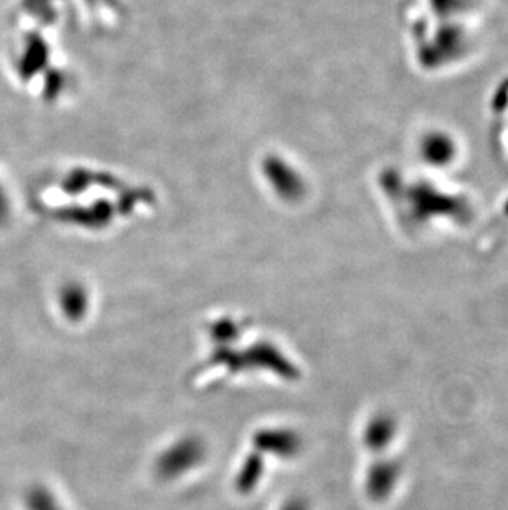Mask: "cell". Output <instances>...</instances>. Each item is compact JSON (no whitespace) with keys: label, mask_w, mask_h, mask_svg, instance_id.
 Here are the masks:
<instances>
[{"label":"cell","mask_w":508,"mask_h":510,"mask_svg":"<svg viewBox=\"0 0 508 510\" xmlns=\"http://www.w3.org/2000/svg\"><path fill=\"white\" fill-rule=\"evenodd\" d=\"M457 0H431L434 26H412L414 52L421 66L439 70L467 56L473 45V26L452 20L459 14Z\"/></svg>","instance_id":"6da1fadb"},{"label":"cell","mask_w":508,"mask_h":510,"mask_svg":"<svg viewBox=\"0 0 508 510\" xmlns=\"http://www.w3.org/2000/svg\"><path fill=\"white\" fill-rule=\"evenodd\" d=\"M207 456L203 441L197 436H187L176 441L156 461V474L164 481H174L200 466Z\"/></svg>","instance_id":"7a4b0ae2"},{"label":"cell","mask_w":508,"mask_h":510,"mask_svg":"<svg viewBox=\"0 0 508 510\" xmlns=\"http://www.w3.org/2000/svg\"><path fill=\"white\" fill-rule=\"evenodd\" d=\"M258 451H266L278 458H294L300 451V438L298 433L288 428H264L253 438Z\"/></svg>","instance_id":"3957f363"},{"label":"cell","mask_w":508,"mask_h":510,"mask_svg":"<svg viewBox=\"0 0 508 510\" xmlns=\"http://www.w3.org/2000/svg\"><path fill=\"white\" fill-rule=\"evenodd\" d=\"M421 156L430 164L444 166L456 158V146L444 132H432L421 139Z\"/></svg>","instance_id":"277c9868"},{"label":"cell","mask_w":508,"mask_h":510,"mask_svg":"<svg viewBox=\"0 0 508 510\" xmlns=\"http://www.w3.org/2000/svg\"><path fill=\"white\" fill-rule=\"evenodd\" d=\"M264 463L263 456L259 453H251L245 459L243 466L238 471L235 487L239 494L253 493L256 485L259 483V479L263 477Z\"/></svg>","instance_id":"5b68a950"},{"label":"cell","mask_w":508,"mask_h":510,"mask_svg":"<svg viewBox=\"0 0 508 510\" xmlns=\"http://www.w3.org/2000/svg\"><path fill=\"white\" fill-rule=\"evenodd\" d=\"M26 504L30 510H65L52 494L45 489H34L28 495Z\"/></svg>","instance_id":"8992f818"},{"label":"cell","mask_w":508,"mask_h":510,"mask_svg":"<svg viewBox=\"0 0 508 510\" xmlns=\"http://www.w3.org/2000/svg\"><path fill=\"white\" fill-rule=\"evenodd\" d=\"M279 510H307V504L302 499H290Z\"/></svg>","instance_id":"52a82bcc"},{"label":"cell","mask_w":508,"mask_h":510,"mask_svg":"<svg viewBox=\"0 0 508 510\" xmlns=\"http://www.w3.org/2000/svg\"><path fill=\"white\" fill-rule=\"evenodd\" d=\"M4 195L0 194V215H4V211H5V207H4V199H2Z\"/></svg>","instance_id":"ba28073f"}]
</instances>
